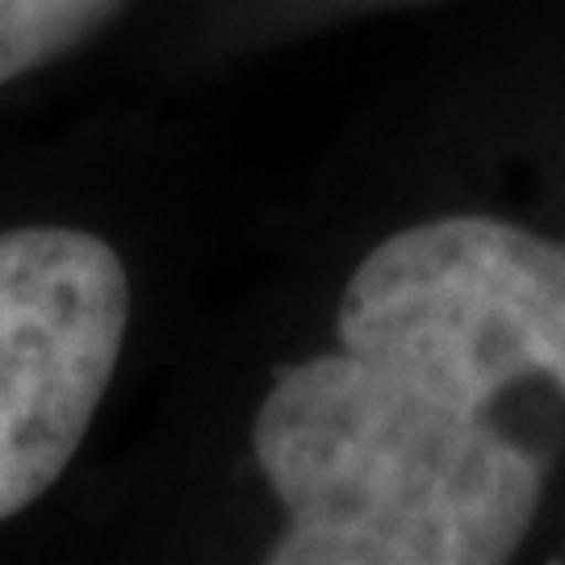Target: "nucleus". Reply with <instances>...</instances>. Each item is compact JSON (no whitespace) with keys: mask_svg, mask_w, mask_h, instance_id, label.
<instances>
[{"mask_svg":"<svg viewBox=\"0 0 565 565\" xmlns=\"http://www.w3.org/2000/svg\"><path fill=\"white\" fill-rule=\"evenodd\" d=\"M252 452L285 511L277 565H499L545 507L541 448L340 343L277 369Z\"/></svg>","mask_w":565,"mask_h":565,"instance_id":"f257e3e1","label":"nucleus"},{"mask_svg":"<svg viewBox=\"0 0 565 565\" xmlns=\"http://www.w3.org/2000/svg\"><path fill=\"white\" fill-rule=\"evenodd\" d=\"M335 340L465 415L520 385L565 403V239L490 214L385 235L340 294Z\"/></svg>","mask_w":565,"mask_h":565,"instance_id":"f03ea898","label":"nucleus"},{"mask_svg":"<svg viewBox=\"0 0 565 565\" xmlns=\"http://www.w3.org/2000/svg\"><path fill=\"white\" fill-rule=\"evenodd\" d=\"M135 285L84 226L0 231V524L67 473L118 373Z\"/></svg>","mask_w":565,"mask_h":565,"instance_id":"7ed1b4c3","label":"nucleus"},{"mask_svg":"<svg viewBox=\"0 0 565 565\" xmlns=\"http://www.w3.org/2000/svg\"><path fill=\"white\" fill-rule=\"evenodd\" d=\"M130 0H0V88L76 55Z\"/></svg>","mask_w":565,"mask_h":565,"instance_id":"20e7f679","label":"nucleus"}]
</instances>
